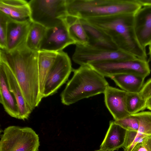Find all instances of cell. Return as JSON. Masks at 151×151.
Masks as SVG:
<instances>
[{
	"mask_svg": "<svg viewBox=\"0 0 151 151\" xmlns=\"http://www.w3.org/2000/svg\"><path fill=\"white\" fill-rule=\"evenodd\" d=\"M37 54L25 45L10 52L0 50V60L14 76L32 111L43 99L39 89Z\"/></svg>",
	"mask_w": 151,
	"mask_h": 151,
	"instance_id": "6da1fadb",
	"label": "cell"
},
{
	"mask_svg": "<svg viewBox=\"0 0 151 151\" xmlns=\"http://www.w3.org/2000/svg\"><path fill=\"white\" fill-rule=\"evenodd\" d=\"M134 15L119 14L85 19L108 35L119 50L147 60L146 49L140 44L135 33Z\"/></svg>",
	"mask_w": 151,
	"mask_h": 151,
	"instance_id": "7a4b0ae2",
	"label": "cell"
},
{
	"mask_svg": "<svg viewBox=\"0 0 151 151\" xmlns=\"http://www.w3.org/2000/svg\"><path fill=\"white\" fill-rule=\"evenodd\" d=\"M73 74L60 94L62 103L68 106L85 98L104 93L109 83L105 77L88 65L73 70Z\"/></svg>",
	"mask_w": 151,
	"mask_h": 151,
	"instance_id": "3957f363",
	"label": "cell"
},
{
	"mask_svg": "<svg viewBox=\"0 0 151 151\" xmlns=\"http://www.w3.org/2000/svg\"><path fill=\"white\" fill-rule=\"evenodd\" d=\"M67 15L80 19L134 14L142 6L137 0H66Z\"/></svg>",
	"mask_w": 151,
	"mask_h": 151,
	"instance_id": "277c9868",
	"label": "cell"
},
{
	"mask_svg": "<svg viewBox=\"0 0 151 151\" xmlns=\"http://www.w3.org/2000/svg\"><path fill=\"white\" fill-rule=\"evenodd\" d=\"M28 3L32 21L46 28L57 25L67 15L66 0H31Z\"/></svg>",
	"mask_w": 151,
	"mask_h": 151,
	"instance_id": "5b68a950",
	"label": "cell"
},
{
	"mask_svg": "<svg viewBox=\"0 0 151 151\" xmlns=\"http://www.w3.org/2000/svg\"><path fill=\"white\" fill-rule=\"evenodd\" d=\"M38 135L31 128L9 126L4 131L0 141V151H38Z\"/></svg>",
	"mask_w": 151,
	"mask_h": 151,
	"instance_id": "8992f818",
	"label": "cell"
},
{
	"mask_svg": "<svg viewBox=\"0 0 151 151\" xmlns=\"http://www.w3.org/2000/svg\"><path fill=\"white\" fill-rule=\"evenodd\" d=\"M88 65L105 77L110 78L115 75L124 73L137 74L146 78L151 72L148 60L138 58L92 63Z\"/></svg>",
	"mask_w": 151,
	"mask_h": 151,
	"instance_id": "52a82bcc",
	"label": "cell"
},
{
	"mask_svg": "<svg viewBox=\"0 0 151 151\" xmlns=\"http://www.w3.org/2000/svg\"><path fill=\"white\" fill-rule=\"evenodd\" d=\"M76 45L72 59L75 63L80 65L109 61L133 60L137 58L119 50H107L93 47L88 45Z\"/></svg>",
	"mask_w": 151,
	"mask_h": 151,
	"instance_id": "ba28073f",
	"label": "cell"
},
{
	"mask_svg": "<svg viewBox=\"0 0 151 151\" xmlns=\"http://www.w3.org/2000/svg\"><path fill=\"white\" fill-rule=\"evenodd\" d=\"M73 70L71 60L67 53L63 51L58 52L45 83L43 98L55 93L66 82Z\"/></svg>",
	"mask_w": 151,
	"mask_h": 151,
	"instance_id": "9c48e42d",
	"label": "cell"
},
{
	"mask_svg": "<svg viewBox=\"0 0 151 151\" xmlns=\"http://www.w3.org/2000/svg\"><path fill=\"white\" fill-rule=\"evenodd\" d=\"M65 19L57 25L47 28L39 51L57 52L70 45L75 44L69 35Z\"/></svg>",
	"mask_w": 151,
	"mask_h": 151,
	"instance_id": "30bf717a",
	"label": "cell"
},
{
	"mask_svg": "<svg viewBox=\"0 0 151 151\" xmlns=\"http://www.w3.org/2000/svg\"><path fill=\"white\" fill-rule=\"evenodd\" d=\"M127 93L122 89L109 86L104 93L106 106L114 121L130 115L126 107Z\"/></svg>",
	"mask_w": 151,
	"mask_h": 151,
	"instance_id": "8fae6325",
	"label": "cell"
},
{
	"mask_svg": "<svg viewBox=\"0 0 151 151\" xmlns=\"http://www.w3.org/2000/svg\"><path fill=\"white\" fill-rule=\"evenodd\" d=\"M32 22V21L19 22L9 18L7 23L6 50L11 51L25 45Z\"/></svg>",
	"mask_w": 151,
	"mask_h": 151,
	"instance_id": "7c38bea8",
	"label": "cell"
},
{
	"mask_svg": "<svg viewBox=\"0 0 151 151\" xmlns=\"http://www.w3.org/2000/svg\"><path fill=\"white\" fill-rule=\"evenodd\" d=\"M134 24L137 39L145 48L151 43V6H142L134 14Z\"/></svg>",
	"mask_w": 151,
	"mask_h": 151,
	"instance_id": "4fadbf2b",
	"label": "cell"
},
{
	"mask_svg": "<svg viewBox=\"0 0 151 151\" xmlns=\"http://www.w3.org/2000/svg\"><path fill=\"white\" fill-rule=\"evenodd\" d=\"M0 12L15 21H32L29 4L25 0H0Z\"/></svg>",
	"mask_w": 151,
	"mask_h": 151,
	"instance_id": "5bb4252c",
	"label": "cell"
},
{
	"mask_svg": "<svg viewBox=\"0 0 151 151\" xmlns=\"http://www.w3.org/2000/svg\"><path fill=\"white\" fill-rule=\"evenodd\" d=\"M80 19L88 38V45L93 47L107 50H119L106 34L86 20Z\"/></svg>",
	"mask_w": 151,
	"mask_h": 151,
	"instance_id": "9a60e30c",
	"label": "cell"
},
{
	"mask_svg": "<svg viewBox=\"0 0 151 151\" xmlns=\"http://www.w3.org/2000/svg\"><path fill=\"white\" fill-rule=\"evenodd\" d=\"M0 65L4 70L9 90L16 101L19 112L20 119L24 120L27 119L32 111L27 104L17 81L7 65L1 60Z\"/></svg>",
	"mask_w": 151,
	"mask_h": 151,
	"instance_id": "2e32d148",
	"label": "cell"
},
{
	"mask_svg": "<svg viewBox=\"0 0 151 151\" xmlns=\"http://www.w3.org/2000/svg\"><path fill=\"white\" fill-rule=\"evenodd\" d=\"M127 131L116 123L114 121H111L109 129L100 146V149L105 151H114L122 147Z\"/></svg>",
	"mask_w": 151,
	"mask_h": 151,
	"instance_id": "e0dca14e",
	"label": "cell"
},
{
	"mask_svg": "<svg viewBox=\"0 0 151 151\" xmlns=\"http://www.w3.org/2000/svg\"><path fill=\"white\" fill-rule=\"evenodd\" d=\"M0 102L5 111L12 117L20 119L18 107L15 99L10 91L6 76L0 65Z\"/></svg>",
	"mask_w": 151,
	"mask_h": 151,
	"instance_id": "ac0fdd59",
	"label": "cell"
},
{
	"mask_svg": "<svg viewBox=\"0 0 151 151\" xmlns=\"http://www.w3.org/2000/svg\"><path fill=\"white\" fill-rule=\"evenodd\" d=\"M110 78L122 90L127 93H139L145 77L137 74L124 73L115 75Z\"/></svg>",
	"mask_w": 151,
	"mask_h": 151,
	"instance_id": "d6986e66",
	"label": "cell"
},
{
	"mask_svg": "<svg viewBox=\"0 0 151 151\" xmlns=\"http://www.w3.org/2000/svg\"><path fill=\"white\" fill-rule=\"evenodd\" d=\"M58 53L45 51L40 50L38 52L39 89L40 94L43 98L45 83Z\"/></svg>",
	"mask_w": 151,
	"mask_h": 151,
	"instance_id": "ffe728a7",
	"label": "cell"
},
{
	"mask_svg": "<svg viewBox=\"0 0 151 151\" xmlns=\"http://www.w3.org/2000/svg\"><path fill=\"white\" fill-rule=\"evenodd\" d=\"M68 32L75 45H86L88 44L89 39L80 20V18L67 15L65 18Z\"/></svg>",
	"mask_w": 151,
	"mask_h": 151,
	"instance_id": "44dd1931",
	"label": "cell"
},
{
	"mask_svg": "<svg viewBox=\"0 0 151 151\" xmlns=\"http://www.w3.org/2000/svg\"><path fill=\"white\" fill-rule=\"evenodd\" d=\"M46 29L42 25L32 22L25 43L26 47L32 51L38 52Z\"/></svg>",
	"mask_w": 151,
	"mask_h": 151,
	"instance_id": "7402d4cb",
	"label": "cell"
},
{
	"mask_svg": "<svg viewBox=\"0 0 151 151\" xmlns=\"http://www.w3.org/2000/svg\"><path fill=\"white\" fill-rule=\"evenodd\" d=\"M146 101L143 99L139 93H127L126 104L130 115L136 114L146 109Z\"/></svg>",
	"mask_w": 151,
	"mask_h": 151,
	"instance_id": "603a6c76",
	"label": "cell"
},
{
	"mask_svg": "<svg viewBox=\"0 0 151 151\" xmlns=\"http://www.w3.org/2000/svg\"><path fill=\"white\" fill-rule=\"evenodd\" d=\"M137 118L139 127L137 132L147 137L151 136V111H141L134 114Z\"/></svg>",
	"mask_w": 151,
	"mask_h": 151,
	"instance_id": "cb8c5ba5",
	"label": "cell"
},
{
	"mask_svg": "<svg viewBox=\"0 0 151 151\" xmlns=\"http://www.w3.org/2000/svg\"><path fill=\"white\" fill-rule=\"evenodd\" d=\"M146 136L137 132L127 131L123 148L124 151H132L138 143L142 142Z\"/></svg>",
	"mask_w": 151,
	"mask_h": 151,
	"instance_id": "d4e9b609",
	"label": "cell"
},
{
	"mask_svg": "<svg viewBox=\"0 0 151 151\" xmlns=\"http://www.w3.org/2000/svg\"><path fill=\"white\" fill-rule=\"evenodd\" d=\"M114 121L127 131H138L139 127V121L134 114L129 115L123 118Z\"/></svg>",
	"mask_w": 151,
	"mask_h": 151,
	"instance_id": "484cf974",
	"label": "cell"
},
{
	"mask_svg": "<svg viewBox=\"0 0 151 151\" xmlns=\"http://www.w3.org/2000/svg\"><path fill=\"white\" fill-rule=\"evenodd\" d=\"M9 18L0 12V48L6 49V36L7 23Z\"/></svg>",
	"mask_w": 151,
	"mask_h": 151,
	"instance_id": "4316f807",
	"label": "cell"
},
{
	"mask_svg": "<svg viewBox=\"0 0 151 151\" xmlns=\"http://www.w3.org/2000/svg\"><path fill=\"white\" fill-rule=\"evenodd\" d=\"M139 93L141 97L146 101L151 97V78L144 83Z\"/></svg>",
	"mask_w": 151,
	"mask_h": 151,
	"instance_id": "83f0119b",
	"label": "cell"
},
{
	"mask_svg": "<svg viewBox=\"0 0 151 151\" xmlns=\"http://www.w3.org/2000/svg\"><path fill=\"white\" fill-rule=\"evenodd\" d=\"M132 151H148V150L142 142L137 144Z\"/></svg>",
	"mask_w": 151,
	"mask_h": 151,
	"instance_id": "f1b7e54d",
	"label": "cell"
},
{
	"mask_svg": "<svg viewBox=\"0 0 151 151\" xmlns=\"http://www.w3.org/2000/svg\"><path fill=\"white\" fill-rule=\"evenodd\" d=\"M142 142L148 151H151V136L144 138Z\"/></svg>",
	"mask_w": 151,
	"mask_h": 151,
	"instance_id": "f546056e",
	"label": "cell"
},
{
	"mask_svg": "<svg viewBox=\"0 0 151 151\" xmlns=\"http://www.w3.org/2000/svg\"><path fill=\"white\" fill-rule=\"evenodd\" d=\"M142 6H151V0H137Z\"/></svg>",
	"mask_w": 151,
	"mask_h": 151,
	"instance_id": "4dcf8cb0",
	"label": "cell"
},
{
	"mask_svg": "<svg viewBox=\"0 0 151 151\" xmlns=\"http://www.w3.org/2000/svg\"><path fill=\"white\" fill-rule=\"evenodd\" d=\"M146 108L151 111V97L146 101Z\"/></svg>",
	"mask_w": 151,
	"mask_h": 151,
	"instance_id": "1f68e13d",
	"label": "cell"
},
{
	"mask_svg": "<svg viewBox=\"0 0 151 151\" xmlns=\"http://www.w3.org/2000/svg\"><path fill=\"white\" fill-rule=\"evenodd\" d=\"M148 54L149 55V58L148 61H151V43L149 45V52Z\"/></svg>",
	"mask_w": 151,
	"mask_h": 151,
	"instance_id": "d6a6232c",
	"label": "cell"
},
{
	"mask_svg": "<svg viewBox=\"0 0 151 151\" xmlns=\"http://www.w3.org/2000/svg\"><path fill=\"white\" fill-rule=\"evenodd\" d=\"M94 151H105L101 150L99 149V150H95Z\"/></svg>",
	"mask_w": 151,
	"mask_h": 151,
	"instance_id": "836d02e7",
	"label": "cell"
}]
</instances>
